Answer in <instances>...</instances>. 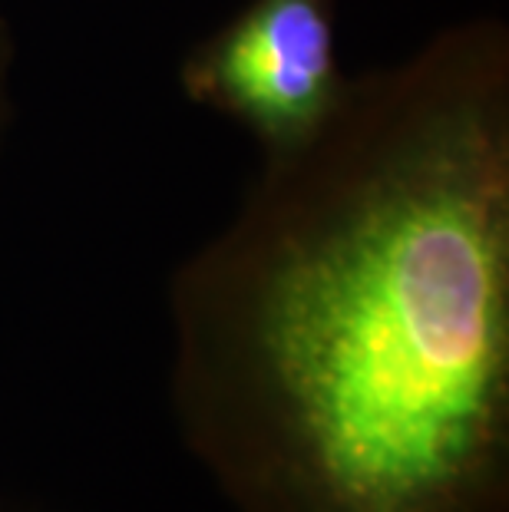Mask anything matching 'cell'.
Instances as JSON below:
<instances>
[{
    "instance_id": "1",
    "label": "cell",
    "mask_w": 509,
    "mask_h": 512,
    "mask_svg": "<svg viewBox=\"0 0 509 512\" xmlns=\"http://www.w3.org/2000/svg\"><path fill=\"white\" fill-rule=\"evenodd\" d=\"M169 324L179 437L232 512H509V30L351 76Z\"/></svg>"
},
{
    "instance_id": "3",
    "label": "cell",
    "mask_w": 509,
    "mask_h": 512,
    "mask_svg": "<svg viewBox=\"0 0 509 512\" xmlns=\"http://www.w3.org/2000/svg\"><path fill=\"white\" fill-rule=\"evenodd\" d=\"M10 57H14V47H10L7 27H4V20H0V146H4L7 123H10V93H7V83H10Z\"/></svg>"
},
{
    "instance_id": "2",
    "label": "cell",
    "mask_w": 509,
    "mask_h": 512,
    "mask_svg": "<svg viewBox=\"0 0 509 512\" xmlns=\"http://www.w3.org/2000/svg\"><path fill=\"white\" fill-rule=\"evenodd\" d=\"M179 83L196 106L242 126L262 156L308 143L351 83L338 57V0H248L192 47Z\"/></svg>"
}]
</instances>
